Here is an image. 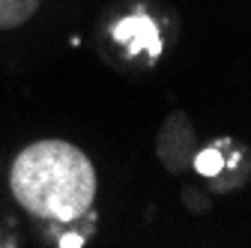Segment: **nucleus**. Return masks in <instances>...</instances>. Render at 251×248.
Here are the masks:
<instances>
[{"instance_id": "obj_5", "label": "nucleus", "mask_w": 251, "mask_h": 248, "mask_svg": "<svg viewBox=\"0 0 251 248\" xmlns=\"http://www.w3.org/2000/svg\"><path fill=\"white\" fill-rule=\"evenodd\" d=\"M195 168H198V174H203V176H218V174L225 171V152L218 149V147L201 149L198 156H195Z\"/></svg>"}, {"instance_id": "obj_3", "label": "nucleus", "mask_w": 251, "mask_h": 248, "mask_svg": "<svg viewBox=\"0 0 251 248\" xmlns=\"http://www.w3.org/2000/svg\"><path fill=\"white\" fill-rule=\"evenodd\" d=\"M192 147H195V138H192L188 120L185 117H171L162 138H159V156L168 162V168L176 171L192 159Z\"/></svg>"}, {"instance_id": "obj_4", "label": "nucleus", "mask_w": 251, "mask_h": 248, "mask_svg": "<svg viewBox=\"0 0 251 248\" xmlns=\"http://www.w3.org/2000/svg\"><path fill=\"white\" fill-rule=\"evenodd\" d=\"M36 6H39V0H0V30L24 24L36 12Z\"/></svg>"}, {"instance_id": "obj_2", "label": "nucleus", "mask_w": 251, "mask_h": 248, "mask_svg": "<svg viewBox=\"0 0 251 248\" xmlns=\"http://www.w3.org/2000/svg\"><path fill=\"white\" fill-rule=\"evenodd\" d=\"M111 33H114L117 42H123L129 51H147V54H152V57L162 51V39H159V30H155L152 18L141 15V12L123 18V21H117Z\"/></svg>"}, {"instance_id": "obj_1", "label": "nucleus", "mask_w": 251, "mask_h": 248, "mask_svg": "<svg viewBox=\"0 0 251 248\" xmlns=\"http://www.w3.org/2000/svg\"><path fill=\"white\" fill-rule=\"evenodd\" d=\"M9 185L30 215L45 222H75L93 206L96 171L66 141H36L18 152Z\"/></svg>"}]
</instances>
